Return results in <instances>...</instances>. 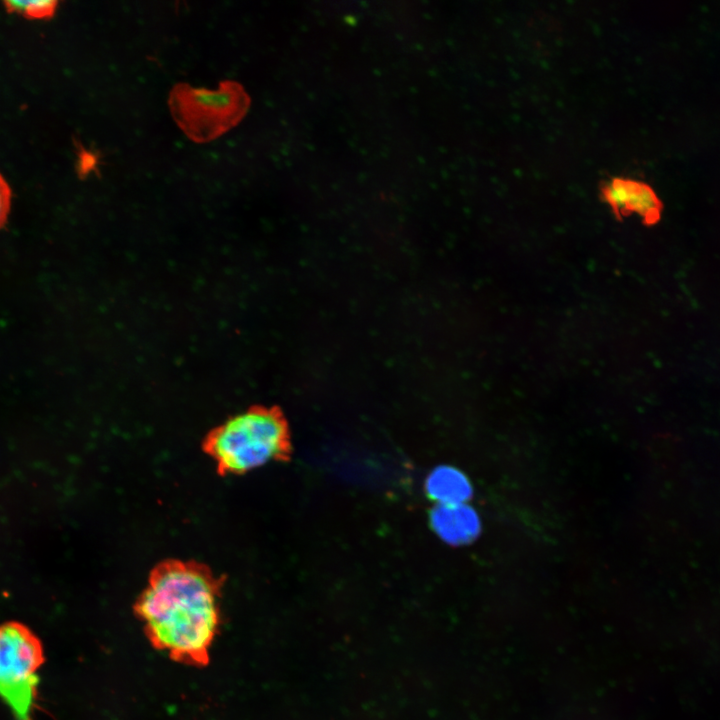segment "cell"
<instances>
[{
    "label": "cell",
    "instance_id": "obj_1",
    "mask_svg": "<svg viewBox=\"0 0 720 720\" xmlns=\"http://www.w3.org/2000/svg\"><path fill=\"white\" fill-rule=\"evenodd\" d=\"M220 592L208 568L169 561L152 571L135 610L155 648L180 663L203 666L220 626Z\"/></svg>",
    "mask_w": 720,
    "mask_h": 720
},
{
    "label": "cell",
    "instance_id": "obj_2",
    "mask_svg": "<svg viewBox=\"0 0 720 720\" xmlns=\"http://www.w3.org/2000/svg\"><path fill=\"white\" fill-rule=\"evenodd\" d=\"M286 422L270 409L254 408L227 419L208 436L205 449L223 473L241 474L290 453Z\"/></svg>",
    "mask_w": 720,
    "mask_h": 720
},
{
    "label": "cell",
    "instance_id": "obj_3",
    "mask_svg": "<svg viewBox=\"0 0 720 720\" xmlns=\"http://www.w3.org/2000/svg\"><path fill=\"white\" fill-rule=\"evenodd\" d=\"M171 114L193 141L209 142L234 127L244 116L248 98L242 87L223 81L216 90L176 85L169 96Z\"/></svg>",
    "mask_w": 720,
    "mask_h": 720
},
{
    "label": "cell",
    "instance_id": "obj_4",
    "mask_svg": "<svg viewBox=\"0 0 720 720\" xmlns=\"http://www.w3.org/2000/svg\"><path fill=\"white\" fill-rule=\"evenodd\" d=\"M43 660L41 643L30 629L17 622L0 625V698L16 720H33Z\"/></svg>",
    "mask_w": 720,
    "mask_h": 720
},
{
    "label": "cell",
    "instance_id": "obj_5",
    "mask_svg": "<svg viewBox=\"0 0 720 720\" xmlns=\"http://www.w3.org/2000/svg\"><path fill=\"white\" fill-rule=\"evenodd\" d=\"M601 194L617 216L635 212L652 222L659 215V201L654 191L644 183L614 177L602 186Z\"/></svg>",
    "mask_w": 720,
    "mask_h": 720
},
{
    "label": "cell",
    "instance_id": "obj_6",
    "mask_svg": "<svg viewBox=\"0 0 720 720\" xmlns=\"http://www.w3.org/2000/svg\"><path fill=\"white\" fill-rule=\"evenodd\" d=\"M437 534L447 543L462 545L472 542L480 533V518L467 503L438 504L431 515Z\"/></svg>",
    "mask_w": 720,
    "mask_h": 720
},
{
    "label": "cell",
    "instance_id": "obj_7",
    "mask_svg": "<svg viewBox=\"0 0 720 720\" xmlns=\"http://www.w3.org/2000/svg\"><path fill=\"white\" fill-rule=\"evenodd\" d=\"M426 491L438 504L466 503L472 495V486L460 470L441 466L427 478Z\"/></svg>",
    "mask_w": 720,
    "mask_h": 720
},
{
    "label": "cell",
    "instance_id": "obj_8",
    "mask_svg": "<svg viewBox=\"0 0 720 720\" xmlns=\"http://www.w3.org/2000/svg\"><path fill=\"white\" fill-rule=\"evenodd\" d=\"M3 5L9 13L22 15L30 19L51 18L57 9V1H4Z\"/></svg>",
    "mask_w": 720,
    "mask_h": 720
},
{
    "label": "cell",
    "instance_id": "obj_9",
    "mask_svg": "<svg viewBox=\"0 0 720 720\" xmlns=\"http://www.w3.org/2000/svg\"><path fill=\"white\" fill-rule=\"evenodd\" d=\"M12 191L11 188L0 173V229H2L8 219L11 209Z\"/></svg>",
    "mask_w": 720,
    "mask_h": 720
}]
</instances>
